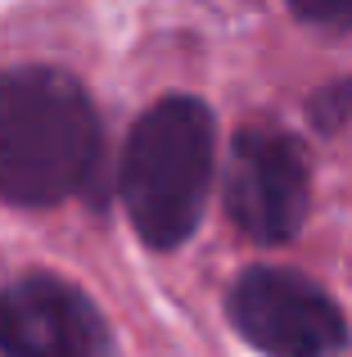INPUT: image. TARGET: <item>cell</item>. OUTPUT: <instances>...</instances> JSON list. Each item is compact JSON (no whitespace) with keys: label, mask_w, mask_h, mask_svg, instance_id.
<instances>
[{"label":"cell","mask_w":352,"mask_h":357,"mask_svg":"<svg viewBox=\"0 0 352 357\" xmlns=\"http://www.w3.org/2000/svg\"><path fill=\"white\" fill-rule=\"evenodd\" d=\"M99 163V118L63 68L0 73V199L50 208L77 195Z\"/></svg>","instance_id":"6da1fadb"},{"label":"cell","mask_w":352,"mask_h":357,"mask_svg":"<svg viewBox=\"0 0 352 357\" xmlns=\"http://www.w3.org/2000/svg\"><path fill=\"white\" fill-rule=\"evenodd\" d=\"M217 167V127L203 100L168 96L141 114L122 154V204L150 249H176L203 222Z\"/></svg>","instance_id":"7a4b0ae2"},{"label":"cell","mask_w":352,"mask_h":357,"mask_svg":"<svg viewBox=\"0 0 352 357\" xmlns=\"http://www.w3.org/2000/svg\"><path fill=\"white\" fill-rule=\"evenodd\" d=\"M230 321L266 357H344L348 326L335 298L285 267H248L230 285Z\"/></svg>","instance_id":"3957f363"},{"label":"cell","mask_w":352,"mask_h":357,"mask_svg":"<svg viewBox=\"0 0 352 357\" xmlns=\"http://www.w3.org/2000/svg\"><path fill=\"white\" fill-rule=\"evenodd\" d=\"M312 204V176L298 140L285 131H239L226 167V213L248 240L285 244L298 236Z\"/></svg>","instance_id":"277c9868"},{"label":"cell","mask_w":352,"mask_h":357,"mask_svg":"<svg viewBox=\"0 0 352 357\" xmlns=\"http://www.w3.org/2000/svg\"><path fill=\"white\" fill-rule=\"evenodd\" d=\"M0 357H113V335L77 285L32 271L0 289Z\"/></svg>","instance_id":"5b68a950"},{"label":"cell","mask_w":352,"mask_h":357,"mask_svg":"<svg viewBox=\"0 0 352 357\" xmlns=\"http://www.w3.org/2000/svg\"><path fill=\"white\" fill-rule=\"evenodd\" d=\"M289 9L303 23L330 27V32H352V0H289Z\"/></svg>","instance_id":"8992f818"}]
</instances>
